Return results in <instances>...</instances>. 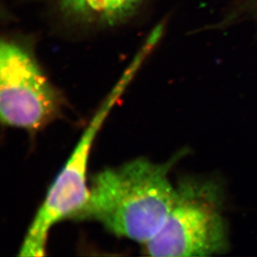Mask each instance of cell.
Returning <instances> with one entry per match:
<instances>
[{
  "instance_id": "obj_1",
  "label": "cell",
  "mask_w": 257,
  "mask_h": 257,
  "mask_svg": "<svg viewBox=\"0 0 257 257\" xmlns=\"http://www.w3.org/2000/svg\"><path fill=\"white\" fill-rule=\"evenodd\" d=\"M175 158L165 163L137 158L97 172L87 201L73 219L97 221L118 237L145 245L162 228L174 204L176 188L168 175Z\"/></svg>"
},
{
  "instance_id": "obj_2",
  "label": "cell",
  "mask_w": 257,
  "mask_h": 257,
  "mask_svg": "<svg viewBox=\"0 0 257 257\" xmlns=\"http://www.w3.org/2000/svg\"><path fill=\"white\" fill-rule=\"evenodd\" d=\"M222 195L213 182L184 180L176 188L168 218L144 245L151 256H210L228 247Z\"/></svg>"
},
{
  "instance_id": "obj_3",
  "label": "cell",
  "mask_w": 257,
  "mask_h": 257,
  "mask_svg": "<svg viewBox=\"0 0 257 257\" xmlns=\"http://www.w3.org/2000/svg\"><path fill=\"white\" fill-rule=\"evenodd\" d=\"M139 63L135 62L126 70L87 124L65 165L49 187L45 199L29 226L20 247V256L45 255L52 227L64 219L73 218L85 203L89 194L87 173L92 145L111 110L134 78Z\"/></svg>"
},
{
  "instance_id": "obj_4",
  "label": "cell",
  "mask_w": 257,
  "mask_h": 257,
  "mask_svg": "<svg viewBox=\"0 0 257 257\" xmlns=\"http://www.w3.org/2000/svg\"><path fill=\"white\" fill-rule=\"evenodd\" d=\"M63 99L29 52L9 41L0 49V117L7 126L38 131L60 116Z\"/></svg>"
},
{
  "instance_id": "obj_5",
  "label": "cell",
  "mask_w": 257,
  "mask_h": 257,
  "mask_svg": "<svg viewBox=\"0 0 257 257\" xmlns=\"http://www.w3.org/2000/svg\"><path fill=\"white\" fill-rule=\"evenodd\" d=\"M145 0H59L66 15L87 24L115 25L131 17Z\"/></svg>"
}]
</instances>
